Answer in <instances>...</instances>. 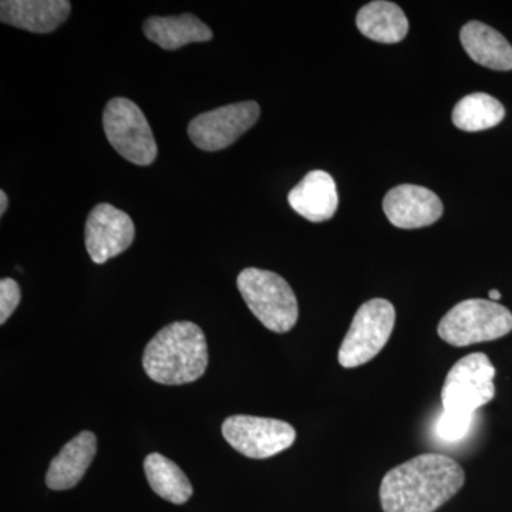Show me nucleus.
<instances>
[{
  "label": "nucleus",
  "instance_id": "1",
  "mask_svg": "<svg viewBox=\"0 0 512 512\" xmlns=\"http://www.w3.org/2000/svg\"><path fill=\"white\" fill-rule=\"evenodd\" d=\"M466 481L463 467L443 454H421L383 477L384 512H434L454 497Z\"/></svg>",
  "mask_w": 512,
  "mask_h": 512
},
{
  "label": "nucleus",
  "instance_id": "2",
  "mask_svg": "<svg viewBox=\"0 0 512 512\" xmlns=\"http://www.w3.org/2000/svg\"><path fill=\"white\" fill-rule=\"evenodd\" d=\"M207 366L208 346L204 332L187 320L164 326L144 350V372L151 380L165 386L195 382L204 375Z\"/></svg>",
  "mask_w": 512,
  "mask_h": 512
},
{
  "label": "nucleus",
  "instance_id": "3",
  "mask_svg": "<svg viewBox=\"0 0 512 512\" xmlns=\"http://www.w3.org/2000/svg\"><path fill=\"white\" fill-rule=\"evenodd\" d=\"M237 286L249 311L266 329L286 333L298 322V299L281 275L247 268L238 275Z\"/></svg>",
  "mask_w": 512,
  "mask_h": 512
},
{
  "label": "nucleus",
  "instance_id": "4",
  "mask_svg": "<svg viewBox=\"0 0 512 512\" xmlns=\"http://www.w3.org/2000/svg\"><path fill=\"white\" fill-rule=\"evenodd\" d=\"M512 330V313L505 306L485 299L457 303L440 320L439 336L454 348L504 338Z\"/></svg>",
  "mask_w": 512,
  "mask_h": 512
},
{
  "label": "nucleus",
  "instance_id": "5",
  "mask_svg": "<svg viewBox=\"0 0 512 512\" xmlns=\"http://www.w3.org/2000/svg\"><path fill=\"white\" fill-rule=\"evenodd\" d=\"M495 367L485 353H471L451 367L441 390L443 414L473 420L474 413L495 396Z\"/></svg>",
  "mask_w": 512,
  "mask_h": 512
},
{
  "label": "nucleus",
  "instance_id": "6",
  "mask_svg": "<svg viewBox=\"0 0 512 512\" xmlns=\"http://www.w3.org/2000/svg\"><path fill=\"white\" fill-rule=\"evenodd\" d=\"M396 309L386 299H372L357 309L352 325L340 345V366L355 369L382 352L392 336Z\"/></svg>",
  "mask_w": 512,
  "mask_h": 512
},
{
  "label": "nucleus",
  "instance_id": "7",
  "mask_svg": "<svg viewBox=\"0 0 512 512\" xmlns=\"http://www.w3.org/2000/svg\"><path fill=\"white\" fill-rule=\"evenodd\" d=\"M103 126L111 147L130 163L147 167L156 161L153 130L134 101L124 97L110 100L104 109Z\"/></svg>",
  "mask_w": 512,
  "mask_h": 512
},
{
  "label": "nucleus",
  "instance_id": "8",
  "mask_svg": "<svg viewBox=\"0 0 512 512\" xmlns=\"http://www.w3.org/2000/svg\"><path fill=\"white\" fill-rule=\"evenodd\" d=\"M222 436L242 456L264 460L291 447L296 431L284 420L237 414L222 423Z\"/></svg>",
  "mask_w": 512,
  "mask_h": 512
},
{
  "label": "nucleus",
  "instance_id": "9",
  "mask_svg": "<svg viewBox=\"0 0 512 512\" xmlns=\"http://www.w3.org/2000/svg\"><path fill=\"white\" fill-rule=\"evenodd\" d=\"M259 116L261 109L256 101L228 104L191 120L188 136L195 147L214 153L234 144L242 134L255 126Z\"/></svg>",
  "mask_w": 512,
  "mask_h": 512
},
{
  "label": "nucleus",
  "instance_id": "10",
  "mask_svg": "<svg viewBox=\"0 0 512 512\" xmlns=\"http://www.w3.org/2000/svg\"><path fill=\"white\" fill-rule=\"evenodd\" d=\"M136 238L134 222L114 205H96L87 217L84 242L94 264H106L131 247Z\"/></svg>",
  "mask_w": 512,
  "mask_h": 512
},
{
  "label": "nucleus",
  "instance_id": "11",
  "mask_svg": "<svg viewBox=\"0 0 512 512\" xmlns=\"http://www.w3.org/2000/svg\"><path fill=\"white\" fill-rule=\"evenodd\" d=\"M383 210L394 227L416 229L439 221L444 208L436 192L420 185L403 184L387 192Z\"/></svg>",
  "mask_w": 512,
  "mask_h": 512
},
{
  "label": "nucleus",
  "instance_id": "12",
  "mask_svg": "<svg viewBox=\"0 0 512 512\" xmlns=\"http://www.w3.org/2000/svg\"><path fill=\"white\" fill-rule=\"evenodd\" d=\"M69 0H3L0 20L32 33L55 32L69 19Z\"/></svg>",
  "mask_w": 512,
  "mask_h": 512
},
{
  "label": "nucleus",
  "instance_id": "13",
  "mask_svg": "<svg viewBox=\"0 0 512 512\" xmlns=\"http://www.w3.org/2000/svg\"><path fill=\"white\" fill-rule=\"evenodd\" d=\"M288 202L292 210L305 220L325 222L338 211V188L332 175L326 171H311L289 192Z\"/></svg>",
  "mask_w": 512,
  "mask_h": 512
},
{
  "label": "nucleus",
  "instance_id": "14",
  "mask_svg": "<svg viewBox=\"0 0 512 512\" xmlns=\"http://www.w3.org/2000/svg\"><path fill=\"white\" fill-rule=\"evenodd\" d=\"M97 454V437L92 431H82L70 440L53 458L46 474L50 490L64 491L82 481L87 468Z\"/></svg>",
  "mask_w": 512,
  "mask_h": 512
},
{
  "label": "nucleus",
  "instance_id": "15",
  "mask_svg": "<svg viewBox=\"0 0 512 512\" xmlns=\"http://www.w3.org/2000/svg\"><path fill=\"white\" fill-rule=\"evenodd\" d=\"M144 35L164 50H177L191 43H205L212 39V30L197 16H153L143 25Z\"/></svg>",
  "mask_w": 512,
  "mask_h": 512
},
{
  "label": "nucleus",
  "instance_id": "16",
  "mask_svg": "<svg viewBox=\"0 0 512 512\" xmlns=\"http://www.w3.org/2000/svg\"><path fill=\"white\" fill-rule=\"evenodd\" d=\"M460 39L474 62L498 72L512 70V46L497 30L473 20L463 26Z\"/></svg>",
  "mask_w": 512,
  "mask_h": 512
},
{
  "label": "nucleus",
  "instance_id": "17",
  "mask_svg": "<svg viewBox=\"0 0 512 512\" xmlns=\"http://www.w3.org/2000/svg\"><path fill=\"white\" fill-rule=\"evenodd\" d=\"M356 25L360 33L379 43L402 42L409 33V20L396 3L376 0L367 3L357 13Z\"/></svg>",
  "mask_w": 512,
  "mask_h": 512
},
{
  "label": "nucleus",
  "instance_id": "18",
  "mask_svg": "<svg viewBox=\"0 0 512 512\" xmlns=\"http://www.w3.org/2000/svg\"><path fill=\"white\" fill-rule=\"evenodd\" d=\"M144 471L154 493L165 501L177 505L185 504L194 493L184 471L163 454H148L144 460Z\"/></svg>",
  "mask_w": 512,
  "mask_h": 512
},
{
  "label": "nucleus",
  "instance_id": "19",
  "mask_svg": "<svg viewBox=\"0 0 512 512\" xmlns=\"http://www.w3.org/2000/svg\"><path fill=\"white\" fill-rule=\"evenodd\" d=\"M505 109L495 97L473 93L463 97L453 110L454 126L467 133L488 130L504 120Z\"/></svg>",
  "mask_w": 512,
  "mask_h": 512
},
{
  "label": "nucleus",
  "instance_id": "20",
  "mask_svg": "<svg viewBox=\"0 0 512 512\" xmlns=\"http://www.w3.org/2000/svg\"><path fill=\"white\" fill-rule=\"evenodd\" d=\"M20 288L18 282L12 278H3L0 281V323L5 325L6 320L13 315L20 303Z\"/></svg>",
  "mask_w": 512,
  "mask_h": 512
},
{
  "label": "nucleus",
  "instance_id": "21",
  "mask_svg": "<svg viewBox=\"0 0 512 512\" xmlns=\"http://www.w3.org/2000/svg\"><path fill=\"white\" fill-rule=\"evenodd\" d=\"M471 423L473 420L457 419V417L441 414L439 423H437V434L441 440L450 441V443L460 441L466 437Z\"/></svg>",
  "mask_w": 512,
  "mask_h": 512
},
{
  "label": "nucleus",
  "instance_id": "22",
  "mask_svg": "<svg viewBox=\"0 0 512 512\" xmlns=\"http://www.w3.org/2000/svg\"><path fill=\"white\" fill-rule=\"evenodd\" d=\"M9 198L5 191H0V215H5L8 210Z\"/></svg>",
  "mask_w": 512,
  "mask_h": 512
},
{
  "label": "nucleus",
  "instance_id": "23",
  "mask_svg": "<svg viewBox=\"0 0 512 512\" xmlns=\"http://www.w3.org/2000/svg\"><path fill=\"white\" fill-rule=\"evenodd\" d=\"M488 296H490V301H493V302L500 301V299H501V293L498 291H495V289H493V291H490V293H488Z\"/></svg>",
  "mask_w": 512,
  "mask_h": 512
}]
</instances>
